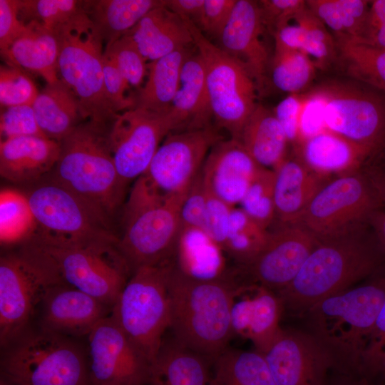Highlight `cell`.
Instances as JSON below:
<instances>
[{
    "mask_svg": "<svg viewBox=\"0 0 385 385\" xmlns=\"http://www.w3.org/2000/svg\"><path fill=\"white\" fill-rule=\"evenodd\" d=\"M369 226L319 240L293 281L277 292L284 308L305 314L322 299L376 273L384 250Z\"/></svg>",
    "mask_w": 385,
    "mask_h": 385,
    "instance_id": "obj_1",
    "label": "cell"
},
{
    "mask_svg": "<svg viewBox=\"0 0 385 385\" xmlns=\"http://www.w3.org/2000/svg\"><path fill=\"white\" fill-rule=\"evenodd\" d=\"M384 299L385 275H380L322 299L305 313L307 332L342 374L360 379L365 352Z\"/></svg>",
    "mask_w": 385,
    "mask_h": 385,
    "instance_id": "obj_2",
    "label": "cell"
},
{
    "mask_svg": "<svg viewBox=\"0 0 385 385\" xmlns=\"http://www.w3.org/2000/svg\"><path fill=\"white\" fill-rule=\"evenodd\" d=\"M240 282L234 276L200 279L172 265L168 281L174 339L212 362L233 335L232 311Z\"/></svg>",
    "mask_w": 385,
    "mask_h": 385,
    "instance_id": "obj_3",
    "label": "cell"
},
{
    "mask_svg": "<svg viewBox=\"0 0 385 385\" xmlns=\"http://www.w3.org/2000/svg\"><path fill=\"white\" fill-rule=\"evenodd\" d=\"M113 123L86 120L59 143L51 179L110 219L121 202L125 185L111 145Z\"/></svg>",
    "mask_w": 385,
    "mask_h": 385,
    "instance_id": "obj_4",
    "label": "cell"
},
{
    "mask_svg": "<svg viewBox=\"0 0 385 385\" xmlns=\"http://www.w3.org/2000/svg\"><path fill=\"white\" fill-rule=\"evenodd\" d=\"M2 348V379L11 385H89L86 352L71 337L29 327Z\"/></svg>",
    "mask_w": 385,
    "mask_h": 385,
    "instance_id": "obj_5",
    "label": "cell"
},
{
    "mask_svg": "<svg viewBox=\"0 0 385 385\" xmlns=\"http://www.w3.org/2000/svg\"><path fill=\"white\" fill-rule=\"evenodd\" d=\"M183 197H161L135 180L125 208L123 235L118 242L132 273L142 267L173 260L181 229L180 207Z\"/></svg>",
    "mask_w": 385,
    "mask_h": 385,
    "instance_id": "obj_6",
    "label": "cell"
},
{
    "mask_svg": "<svg viewBox=\"0 0 385 385\" xmlns=\"http://www.w3.org/2000/svg\"><path fill=\"white\" fill-rule=\"evenodd\" d=\"M58 43V76L76 96L86 120L113 123L103 81V41L84 13L53 31Z\"/></svg>",
    "mask_w": 385,
    "mask_h": 385,
    "instance_id": "obj_7",
    "label": "cell"
},
{
    "mask_svg": "<svg viewBox=\"0 0 385 385\" xmlns=\"http://www.w3.org/2000/svg\"><path fill=\"white\" fill-rule=\"evenodd\" d=\"M173 262L135 270L111 309L112 318L152 364L170 327L168 281Z\"/></svg>",
    "mask_w": 385,
    "mask_h": 385,
    "instance_id": "obj_8",
    "label": "cell"
},
{
    "mask_svg": "<svg viewBox=\"0 0 385 385\" xmlns=\"http://www.w3.org/2000/svg\"><path fill=\"white\" fill-rule=\"evenodd\" d=\"M118 242L61 243L33 237L27 243L50 260L63 283L112 308L132 274Z\"/></svg>",
    "mask_w": 385,
    "mask_h": 385,
    "instance_id": "obj_9",
    "label": "cell"
},
{
    "mask_svg": "<svg viewBox=\"0 0 385 385\" xmlns=\"http://www.w3.org/2000/svg\"><path fill=\"white\" fill-rule=\"evenodd\" d=\"M63 282L50 260L31 244L0 258V343L4 347L30 327L46 291Z\"/></svg>",
    "mask_w": 385,
    "mask_h": 385,
    "instance_id": "obj_10",
    "label": "cell"
},
{
    "mask_svg": "<svg viewBox=\"0 0 385 385\" xmlns=\"http://www.w3.org/2000/svg\"><path fill=\"white\" fill-rule=\"evenodd\" d=\"M205 69L207 95L216 124L238 140L255 111L258 88L245 68L205 37L190 20L184 19Z\"/></svg>",
    "mask_w": 385,
    "mask_h": 385,
    "instance_id": "obj_11",
    "label": "cell"
},
{
    "mask_svg": "<svg viewBox=\"0 0 385 385\" xmlns=\"http://www.w3.org/2000/svg\"><path fill=\"white\" fill-rule=\"evenodd\" d=\"M381 207L377 190L362 168L327 182L313 197L297 225L322 240L369 225L373 212Z\"/></svg>",
    "mask_w": 385,
    "mask_h": 385,
    "instance_id": "obj_12",
    "label": "cell"
},
{
    "mask_svg": "<svg viewBox=\"0 0 385 385\" xmlns=\"http://www.w3.org/2000/svg\"><path fill=\"white\" fill-rule=\"evenodd\" d=\"M26 194L36 223L32 237L61 243L118 241L110 219L52 179Z\"/></svg>",
    "mask_w": 385,
    "mask_h": 385,
    "instance_id": "obj_13",
    "label": "cell"
},
{
    "mask_svg": "<svg viewBox=\"0 0 385 385\" xmlns=\"http://www.w3.org/2000/svg\"><path fill=\"white\" fill-rule=\"evenodd\" d=\"M318 88L325 98L327 130L359 145L370 160L385 150L384 93L355 81Z\"/></svg>",
    "mask_w": 385,
    "mask_h": 385,
    "instance_id": "obj_14",
    "label": "cell"
},
{
    "mask_svg": "<svg viewBox=\"0 0 385 385\" xmlns=\"http://www.w3.org/2000/svg\"><path fill=\"white\" fill-rule=\"evenodd\" d=\"M222 139L211 126L172 132L138 180L155 195L183 197L200 173L212 146Z\"/></svg>",
    "mask_w": 385,
    "mask_h": 385,
    "instance_id": "obj_15",
    "label": "cell"
},
{
    "mask_svg": "<svg viewBox=\"0 0 385 385\" xmlns=\"http://www.w3.org/2000/svg\"><path fill=\"white\" fill-rule=\"evenodd\" d=\"M178 130L170 110L135 108L118 115L112 124L110 140L116 170L125 186L145 173L163 140Z\"/></svg>",
    "mask_w": 385,
    "mask_h": 385,
    "instance_id": "obj_16",
    "label": "cell"
},
{
    "mask_svg": "<svg viewBox=\"0 0 385 385\" xmlns=\"http://www.w3.org/2000/svg\"><path fill=\"white\" fill-rule=\"evenodd\" d=\"M89 385H146L152 362L112 317L98 322L87 335Z\"/></svg>",
    "mask_w": 385,
    "mask_h": 385,
    "instance_id": "obj_17",
    "label": "cell"
},
{
    "mask_svg": "<svg viewBox=\"0 0 385 385\" xmlns=\"http://www.w3.org/2000/svg\"><path fill=\"white\" fill-rule=\"evenodd\" d=\"M276 385H327L332 358L308 332L282 328L263 353Z\"/></svg>",
    "mask_w": 385,
    "mask_h": 385,
    "instance_id": "obj_18",
    "label": "cell"
},
{
    "mask_svg": "<svg viewBox=\"0 0 385 385\" xmlns=\"http://www.w3.org/2000/svg\"><path fill=\"white\" fill-rule=\"evenodd\" d=\"M319 242L299 225H280L269 231L262 250L250 264L242 267L248 277L246 282L276 292L283 289L297 275Z\"/></svg>",
    "mask_w": 385,
    "mask_h": 385,
    "instance_id": "obj_19",
    "label": "cell"
},
{
    "mask_svg": "<svg viewBox=\"0 0 385 385\" xmlns=\"http://www.w3.org/2000/svg\"><path fill=\"white\" fill-rule=\"evenodd\" d=\"M266 32L269 33L258 1L237 0L230 20L217 39V46L245 68L260 94L267 83L272 61L265 42Z\"/></svg>",
    "mask_w": 385,
    "mask_h": 385,
    "instance_id": "obj_20",
    "label": "cell"
},
{
    "mask_svg": "<svg viewBox=\"0 0 385 385\" xmlns=\"http://www.w3.org/2000/svg\"><path fill=\"white\" fill-rule=\"evenodd\" d=\"M284 309L276 292L256 283L240 282L233 299V335L249 339L255 350L265 352L282 329Z\"/></svg>",
    "mask_w": 385,
    "mask_h": 385,
    "instance_id": "obj_21",
    "label": "cell"
},
{
    "mask_svg": "<svg viewBox=\"0 0 385 385\" xmlns=\"http://www.w3.org/2000/svg\"><path fill=\"white\" fill-rule=\"evenodd\" d=\"M39 308L38 327L68 337L87 336L111 307L63 282L51 287Z\"/></svg>",
    "mask_w": 385,
    "mask_h": 385,
    "instance_id": "obj_22",
    "label": "cell"
},
{
    "mask_svg": "<svg viewBox=\"0 0 385 385\" xmlns=\"http://www.w3.org/2000/svg\"><path fill=\"white\" fill-rule=\"evenodd\" d=\"M261 168L239 140L222 139L207 154L201 175L210 194L235 207Z\"/></svg>",
    "mask_w": 385,
    "mask_h": 385,
    "instance_id": "obj_23",
    "label": "cell"
},
{
    "mask_svg": "<svg viewBox=\"0 0 385 385\" xmlns=\"http://www.w3.org/2000/svg\"><path fill=\"white\" fill-rule=\"evenodd\" d=\"M275 220L297 225L317 192L331 179L308 168L294 152L274 170Z\"/></svg>",
    "mask_w": 385,
    "mask_h": 385,
    "instance_id": "obj_24",
    "label": "cell"
},
{
    "mask_svg": "<svg viewBox=\"0 0 385 385\" xmlns=\"http://www.w3.org/2000/svg\"><path fill=\"white\" fill-rule=\"evenodd\" d=\"M60 151V143L46 137H19L1 140V176L14 183L36 181L53 170Z\"/></svg>",
    "mask_w": 385,
    "mask_h": 385,
    "instance_id": "obj_25",
    "label": "cell"
},
{
    "mask_svg": "<svg viewBox=\"0 0 385 385\" xmlns=\"http://www.w3.org/2000/svg\"><path fill=\"white\" fill-rule=\"evenodd\" d=\"M294 150L308 168L329 179L358 170L370 160L359 145L329 130L302 140Z\"/></svg>",
    "mask_w": 385,
    "mask_h": 385,
    "instance_id": "obj_26",
    "label": "cell"
},
{
    "mask_svg": "<svg viewBox=\"0 0 385 385\" xmlns=\"http://www.w3.org/2000/svg\"><path fill=\"white\" fill-rule=\"evenodd\" d=\"M128 34L150 62L195 45L186 21L166 8L165 2L144 16Z\"/></svg>",
    "mask_w": 385,
    "mask_h": 385,
    "instance_id": "obj_27",
    "label": "cell"
},
{
    "mask_svg": "<svg viewBox=\"0 0 385 385\" xmlns=\"http://www.w3.org/2000/svg\"><path fill=\"white\" fill-rule=\"evenodd\" d=\"M170 111L178 124V131L210 126L209 123L212 115L205 69L197 51H192L183 65L179 87Z\"/></svg>",
    "mask_w": 385,
    "mask_h": 385,
    "instance_id": "obj_28",
    "label": "cell"
},
{
    "mask_svg": "<svg viewBox=\"0 0 385 385\" xmlns=\"http://www.w3.org/2000/svg\"><path fill=\"white\" fill-rule=\"evenodd\" d=\"M25 25L24 31L2 58L7 65L40 75L48 84L58 81V43L55 33L37 22Z\"/></svg>",
    "mask_w": 385,
    "mask_h": 385,
    "instance_id": "obj_29",
    "label": "cell"
},
{
    "mask_svg": "<svg viewBox=\"0 0 385 385\" xmlns=\"http://www.w3.org/2000/svg\"><path fill=\"white\" fill-rule=\"evenodd\" d=\"M212 364L175 339H164L146 385H210Z\"/></svg>",
    "mask_w": 385,
    "mask_h": 385,
    "instance_id": "obj_30",
    "label": "cell"
},
{
    "mask_svg": "<svg viewBox=\"0 0 385 385\" xmlns=\"http://www.w3.org/2000/svg\"><path fill=\"white\" fill-rule=\"evenodd\" d=\"M224 254L202 229L181 227L173 261L179 270L191 277L217 279L231 275L227 272Z\"/></svg>",
    "mask_w": 385,
    "mask_h": 385,
    "instance_id": "obj_31",
    "label": "cell"
},
{
    "mask_svg": "<svg viewBox=\"0 0 385 385\" xmlns=\"http://www.w3.org/2000/svg\"><path fill=\"white\" fill-rule=\"evenodd\" d=\"M262 168L274 170L288 155L289 145L273 111L258 104L245 124L238 140Z\"/></svg>",
    "mask_w": 385,
    "mask_h": 385,
    "instance_id": "obj_32",
    "label": "cell"
},
{
    "mask_svg": "<svg viewBox=\"0 0 385 385\" xmlns=\"http://www.w3.org/2000/svg\"><path fill=\"white\" fill-rule=\"evenodd\" d=\"M32 106L42 133L58 142L86 120L76 96L60 79L47 83Z\"/></svg>",
    "mask_w": 385,
    "mask_h": 385,
    "instance_id": "obj_33",
    "label": "cell"
},
{
    "mask_svg": "<svg viewBox=\"0 0 385 385\" xmlns=\"http://www.w3.org/2000/svg\"><path fill=\"white\" fill-rule=\"evenodd\" d=\"M164 2L165 0H85L83 7L106 47L128 34L144 16Z\"/></svg>",
    "mask_w": 385,
    "mask_h": 385,
    "instance_id": "obj_34",
    "label": "cell"
},
{
    "mask_svg": "<svg viewBox=\"0 0 385 385\" xmlns=\"http://www.w3.org/2000/svg\"><path fill=\"white\" fill-rule=\"evenodd\" d=\"M177 50L148 65L147 80L135 92V108L156 112L170 110L179 87L183 65L192 52Z\"/></svg>",
    "mask_w": 385,
    "mask_h": 385,
    "instance_id": "obj_35",
    "label": "cell"
},
{
    "mask_svg": "<svg viewBox=\"0 0 385 385\" xmlns=\"http://www.w3.org/2000/svg\"><path fill=\"white\" fill-rule=\"evenodd\" d=\"M210 385H276L262 353L227 348L212 362Z\"/></svg>",
    "mask_w": 385,
    "mask_h": 385,
    "instance_id": "obj_36",
    "label": "cell"
},
{
    "mask_svg": "<svg viewBox=\"0 0 385 385\" xmlns=\"http://www.w3.org/2000/svg\"><path fill=\"white\" fill-rule=\"evenodd\" d=\"M334 64L345 76L385 93V48L353 40H335Z\"/></svg>",
    "mask_w": 385,
    "mask_h": 385,
    "instance_id": "obj_37",
    "label": "cell"
},
{
    "mask_svg": "<svg viewBox=\"0 0 385 385\" xmlns=\"http://www.w3.org/2000/svg\"><path fill=\"white\" fill-rule=\"evenodd\" d=\"M306 4L328 29L335 40L358 41L367 19L371 1L308 0Z\"/></svg>",
    "mask_w": 385,
    "mask_h": 385,
    "instance_id": "obj_38",
    "label": "cell"
},
{
    "mask_svg": "<svg viewBox=\"0 0 385 385\" xmlns=\"http://www.w3.org/2000/svg\"><path fill=\"white\" fill-rule=\"evenodd\" d=\"M36 223L27 195L16 189L0 192V242L4 247L26 243L34 235Z\"/></svg>",
    "mask_w": 385,
    "mask_h": 385,
    "instance_id": "obj_39",
    "label": "cell"
},
{
    "mask_svg": "<svg viewBox=\"0 0 385 385\" xmlns=\"http://www.w3.org/2000/svg\"><path fill=\"white\" fill-rule=\"evenodd\" d=\"M269 231L264 229L240 207H232L223 251L242 267L250 264L264 248Z\"/></svg>",
    "mask_w": 385,
    "mask_h": 385,
    "instance_id": "obj_40",
    "label": "cell"
},
{
    "mask_svg": "<svg viewBox=\"0 0 385 385\" xmlns=\"http://www.w3.org/2000/svg\"><path fill=\"white\" fill-rule=\"evenodd\" d=\"M316 66L299 51L274 52L270 64V78L278 90L289 94L300 93L312 81Z\"/></svg>",
    "mask_w": 385,
    "mask_h": 385,
    "instance_id": "obj_41",
    "label": "cell"
},
{
    "mask_svg": "<svg viewBox=\"0 0 385 385\" xmlns=\"http://www.w3.org/2000/svg\"><path fill=\"white\" fill-rule=\"evenodd\" d=\"M23 24L37 22L52 31L85 13L83 1L18 0Z\"/></svg>",
    "mask_w": 385,
    "mask_h": 385,
    "instance_id": "obj_42",
    "label": "cell"
},
{
    "mask_svg": "<svg viewBox=\"0 0 385 385\" xmlns=\"http://www.w3.org/2000/svg\"><path fill=\"white\" fill-rule=\"evenodd\" d=\"M274 178V170L262 167L239 204L250 217L267 230L275 220Z\"/></svg>",
    "mask_w": 385,
    "mask_h": 385,
    "instance_id": "obj_43",
    "label": "cell"
},
{
    "mask_svg": "<svg viewBox=\"0 0 385 385\" xmlns=\"http://www.w3.org/2000/svg\"><path fill=\"white\" fill-rule=\"evenodd\" d=\"M304 29L302 52L316 67L325 69L334 63L337 56L336 41L324 24L306 6L298 13Z\"/></svg>",
    "mask_w": 385,
    "mask_h": 385,
    "instance_id": "obj_44",
    "label": "cell"
},
{
    "mask_svg": "<svg viewBox=\"0 0 385 385\" xmlns=\"http://www.w3.org/2000/svg\"><path fill=\"white\" fill-rule=\"evenodd\" d=\"M104 53L113 61L130 87L137 91L141 88L148 74L147 61L130 35L126 34L106 46Z\"/></svg>",
    "mask_w": 385,
    "mask_h": 385,
    "instance_id": "obj_45",
    "label": "cell"
},
{
    "mask_svg": "<svg viewBox=\"0 0 385 385\" xmlns=\"http://www.w3.org/2000/svg\"><path fill=\"white\" fill-rule=\"evenodd\" d=\"M38 91L33 80L23 69L9 65L0 67V104L1 110L33 105Z\"/></svg>",
    "mask_w": 385,
    "mask_h": 385,
    "instance_id": "obj_46",
    "label": "cell"
},
{
    "mask_svg": "<svg viewBox=\"0 0 385 385\" xmlns=\"http://www.w3.org/2000/svg\"><path fill=\"white\" fill-rule=\"evenodd\" d=\"M0 132L1 140L19 137H46L38 124L32 105L4 109L1 113Z\"/></svg>",
    "mask_w": 385,
    "mask_h": 385,
    "instance_id": "obj_47",
    "label": "cell"
},
{
    "mask_svg": "<svg viewBox=\"0 0 385 385\" xmlns=\"http://www.w3.org/2000/svg\"><path fill=\"white\" fill-rule=\"evenodd\" d=\"M103 81L108 100L114 111L120 114L135 108V92L120 72L113 61L103 53Z\"/></svg>",
    "mask_w": 385,
    "mask_h": 385,
    "instance_id": "obj_48",
    "label": "cell"
},
{
    "mask_svg": "<svg viewBox=\"0 0 385 385\" xmlns=\"http://www.w3.org/2000/svg\"><path fill=\"white\" fill-rule=\"evenodd\" d=\"M385 376V299L377 316L364 357L360 379Z\"/></svg>",
    "mask_w": 385,
    "mask_h": 385,
    "instance_id": "obj_49",
    "label": "cell"
},
{
    "mask_svg": "<svg viewBox=\"0 0 385 385\" xmlns=\"http://www.w3.org/2000/svg\"><path fill=\"white\" fill-rule=\"evenodd\" d=\"M208 197L209 192L204 184L200 171L180 204L181 227L202 229Z\"/></svg>",
    "mask_w": 385,
    "mask_h": 385,
    "instance_id": "obj_50",
    "label": "cell"
},
{
    "mask_svg": "<svg viewBox=\"0 0 385 385\" xmlns=\"http://www.w3.org/2000/svg\"><path fill=\"white\" fill-rule=\"evenodd\" d=\"M237 0H205L201 15L195 25L207 38L217 40L232 15Z\"/></svg>",
    "mask_w": 385,
    "mask_h": 385,
    "instance_id": "obj_51",
    "label": "cell"
},
{
    "mask_svg": "<svg viewBox=\"0 0 385 385\" xmlns=\"http://www.w3.org/2000/svg\"><path fill=\"white\" fill-rule=\"evenodd\" d=\"M232 207L209 193L202 230L222 250L229 230Z\"/></svg>",
    "mask_w": 385,
    "mask_h": 385,
    "instance_id": "obj_52",
    "label": "cell"
},
{
    "mask_svg": "<svg viewBox=\"0 0 385 385\" xmlns=\"http://www.w3.org/2000/svg\"><path fill=\"white\" fill-rule=\"evenodd\" d=\"M324 96L319 88L306 93L300 118L298 144L327 130L324 119Z\"/></svg>",
    "mask_w": 385,
    "mask_h": 385,
    "instance_id": "obj_53",
    "label": "cell"
},
{
    "mask_svg": "<svg viewBox=\"0 0 385 385\" xmlns=\"http://www.w3.org/2000/svg\"><path fill=\"white\" fill-rule=\"evenodd\" d=\"M306 93L289 94L274 108L273 113L283 128L288 142L297 145L299 141V126Z\"/></svg>",
    "mask_w": 385,
    "mask_h": 385,
    "instance_id": "obj_54",
    "label": "cell"
},
{
    "mask_svg": "<svg viewBox=\"0 0 385 385\" xmlns=\"http://www.w3.org/2000/svg\"><path fill=\"white\" fill-rule=\"evenodd\" d=\"M25 29L26 25L19 17L18 0H0V51L2 57Z\"/></svg>",
    "mask_w": 385,
    "mask_h": 385,
    "instance_id": "obj_55",
    "label": "cell"
},
{
    "mask_svg": "<svg viewBox=\"0 0 385 385\" xmlns=\"http://www.w3.org/2000/svg\"><path fill=\"white\" fill-rule=\"evenodd\" d=\"M263 22L272 36L282 23L293 16L306 6L303 0H262L258 1Z\"/></svg>",
    "mask_w": 385,
    "mask_h": 385,
    "instance_id": "obj_56",
    "label": "cell"
},
{
    "mask_svg": "<svg viewBox=\"0 0 385 385\" xmlns=\"http://www.w3.org/2000/svg\"><path fill=\"white\" fill-rule=\"evenodd\" d=\"M356 41L385 48V0L371 1L363 32Z\"/></svg>",
    "mask_w": 385,
    "mask_h": 385,
    "instance_id": "obj_57",
    "label": "cell"
},
{
    "mask_svg": "<svg viewBox=\"0 0 385 385\" xmlns=\"http://www.w3.org/2000/svg\"><path fill=\"white\" fill-rule=\"evenodd\" d=\"M205 0H165V6L183 19L196 25L200 19Z\"/></svg>",
    "mask_w": 385,
    "mask_h": 385,
    "instance_id": "obj_58",
    "label": "cell"
},
{
    "mask_svg": "<svg viewBox=\"0 0 385 385\" xmlns=\"http://www.w3.org/2000/svg\"><path fill=\"white\" fill-rule=\"evenodd\" d=\"M369 225L380 246L385 250V209L383 207L373 212L369 218Z\"/></svg>",
    "mask_w": 385,
    "mask_h": 385,
    "instance_id": "obj_59",
    "label": "cell"
},
{
    "mask_svg": "<svg viewBox=\"0 0 385 385\" xmlns=\"http://www.w3.org/2000/svg\"><path fill=\"white\" fill-rule=\"evenodd\" d=\"M364 168L370 176L384 206L385 205V165L384 167L369 166L366 165Z\"/></svg>",
    "mask_w": 385,
    "mask_h": 385,
    "instance_id": "obj_60",
    "label": "cell"
},
{
    "mask_svg": "<svg viewBox=\"0 0 385 385\" xmlns=\"http://www.w3.org/2000/svg\"><path fill=\"white\" fill-rule=\"evenodd\" d=\"M327 385H368L367 383L364 381L351 376L349 375H346L342 374V376L339 379L334 380L333 381H327Z\"/></svg>",
    "mask_w": 385,
    "mask_h": 385,
    "instance_id": "obj_61",
    "label": "cell"
},
{
    "mask_svg": "<svg viewBox=\"0 0 385 385\" xmlns=\"http://www.w3.org/2000/svg\"><path fill=\"white\" fill-rule=\"evenodd\" d=\"M0 385H11V384H10L6 381H5L4 379L1 378Z\"/></svg>",
    "mask_w": 385,
    "mask_h": 385,
    "instance_id": "obj_62",
    "label": "cell"
}]
</instances>
